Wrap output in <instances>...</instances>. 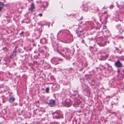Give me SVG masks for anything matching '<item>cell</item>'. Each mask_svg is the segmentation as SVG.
I'll return each instance as SVG.
<instances>
[{"label":"cell","mask_w":124,"mask_h":124,"mask_svg":"<svg viewBox=\"0 0 124 124\" xmlns=\"http://www.w3.org/2000/svg\"><path fill=\"white\" fill-rule=\"evenodd\" d=\"M48 105L50 106L53 107L55 105V101L54 100H52L50 101L48 103Z\"/></svg>","instance_id":"obj_1"},{"label":"cell","mask_w":124,"mask_h":124,"mask_svg":"<svg viewBox=\"0 0 124 124\" xmlns=\"http://www.w3.org/2000/svg\"><path fill=\"white\" fill-rule=\"evenodd\" d=\"M116 66L117 67H119V68H120V67H122V64L119 61H118L116 63H115Z\"/></svg>","instance_id":"obj_2"},{"label":"cell","mask_w":124,"mask_h":124,"mask_svg":"<svg viewBox=\"0 0 124 124\" xmlns=\"http://www.w3.org/2000/svg\"><path fill=\"white\" fill-rule=\"evenodd\" d=\"M15 101V98H11L9 100V101L10 102H12Z\"/></svg>","instance_id":"obj_4"},{"label":"cell","mask_w":124,"mask_h":124,"mask_svg":"<svg viewBox=\"0 0 124 124\" xmlns=\"http://www.w3.org/2000/svg\"><path fill=\"white\" fill-rule=\"evenodd\" d=\"M4 4L2 2H0V11L3 8V7H4Z\"/></svg>","instance_id":"obj_3"}]
</instances>
